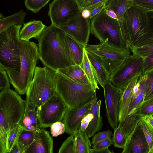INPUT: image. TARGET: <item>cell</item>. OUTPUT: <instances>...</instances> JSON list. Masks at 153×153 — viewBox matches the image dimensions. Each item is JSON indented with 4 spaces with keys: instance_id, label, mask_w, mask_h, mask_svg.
<instances>
[{
    "instance_id": "obj_1",
    "label": "cell",
    "mask_w": 153,
    "mask_h": 153,
    "mask_svg": "<svg viewBox=\"0 0 153 153\" xmlns=\"http://www.w3.org/2000/svg\"><path fill=\"white\" fill-rule=\"evenodd\" d=\"M25 101L11 89L0 93V149L7 150L10 131L19 124L24 114Z\"/></svg>"
},
{
    "instance_id": "obj_2",
    "label": "cell",
    "mask_w": 153,
    "mask_h": 153,
    "mask_svg": "<svg viewBox=\"0 0 153 153\" xmlns=\"http://www.w3.org/2000/svg\"><path fill=\"white\" fill-rule=\"evenodd\" d=\"M59 28L47 26L38 40L39 59L44 67L57 71L75 65L68 56L58 40Z\"/></svg>"
},
{
    "instance_id": "obj_3",
    "label": "cell",
    "mask_w": 153,
    "mask_h": 153,
    "mask_svg": "<svg viewBox=\"0 0 153 153\" xmlns=\"http://www.w3.org/2000/svg\"><path fill=\"white\" fill-rule=\"evenodd\" d=\"M38 44L21 40V66L19 72H7L10 82L19 94L26 93L39 59Z\"/></svg>"
},
{
    "instance_id": "obj_4",
    "label": "cell",
    "mask_w": 153,
    "mask_h": 153,
    "mask_svg": "<svg viewBox=\"0 0 153 153\" xmlns=\"http://www.w3.org/2000/svg\"><path fill=\"white\" fill-rule=\"evenodd\" d=\"M57 76V71L36 66L26 93L25 105L30 104L38 107L56 94Z\"/></svg>"
},
{
    "instance_id": "obj_5",
    "label": "cell",
    "mask_w": 153,
    "mask_h": 153,
    "mask_svg": "<svg viewBox=\"0 0 153 153\" xmlns=\"http://www.w3.org/2000/svg\"><path fill=\"white\" fill-rule=\"evenodd\" d=\"M56 93L68 108H81L91 100L96 90L74 81L57 72Z\"/></svg>"
},
{
    "instance_id": "obj_6",
    "label": "cell",
    "mask_w": 153,
    "mask_h": 153,
    "mask_svg": "<svg viewBox=\"0 0 153 153\" xmlns=\"http://www.w3.org/2000/svg\"><path fill=\"white\" fill-rule=\"evenodd\" d=\"M21 25H14L0 33V65L6 72H19L21 66L19 32Z\"/></svg>"
},
{
    "instance_id": "obj_7",
    "label": "cell",
    "mask_w": 153,
    "mask_h": 153,
    "mask_svg": "<svg viewBox=\"0 0 153 153\" xmlns=\"http://www.w3.org/2000/svg\"><path fill=\"white\" fill-rule=\"evenodd\" d=\"M91 32L100 41L119 48L128 49L118 21L109 16L105 8L91 19Z\"/></svg>"
},
{
    "instance_id": "obj_8",
    "label": "cell",
    "mask_w": 153,
    "mask_h": 153,
    "mask_svg": "<svg viewBox=\"0 0 153 153\" xmlns=\"http://www.w3.org/2000/svg\"><path fill=\"white\" fill-rule=\"evenodd\" d=\"M147 23L146 12L134 4L125 11L123 26L127 47L130 51L131 46L143 33Z\"/></svg>"
},
{
    "instance_id": "obj_9",
    "label": "cell",
    "mask_w": 153,
    "mask_h": 153,
    "mask_svg": "<svg viewBox=\"0 0 153 153\" xmlns=\"http://www.w3.org/2000/svg\"><path fill=\"white\" fill-rule=\"evenodd\" d=\"M85 48L101 59L111 75L130 55L131 52L127 49L119 48L102 41L97 45L88 44Z\"/></svg>"
},
{
    "instance_id": "obj_10",
    "label": "cell",
    "mask_w": 153,
    "mask_h": 153,
    "mask_svg": "<svg viewBox=\"0 0 153 153\" xmlns=\"http://www.w3.org/2000/svg\"><path fill=\"white\" fill-rule=\"evenodd\" d=\"M143 63V57L134 53L129 55L111 75L110 82L123 89L134 77L142 74Z\"/></svg>"
},
{
    "instance_id": "obj_11",
    "label": "cell",
    "mask_w": 153,
    "mask_h": 153,
    "mask_svg": "<svg viewBox=\"0 0 153 153\" xmlns=\"http://www.w3.org/2000/svg\"><path fill=\"white\" fill-rule=\"evenodd\" d=\"M68 108L56 94L38 107L37 116L42 128L51 126L57 122H61Z\"/></svg>"
},
{
    "instance_id": "obj_12",
    "label": "cell",
    "mask_w": 153,
    "mask_h": 153,
    "mask_svg": "<svg viewBox=\"0 0 153 153\" xmlns=\"http://www.w3.org/2000/svg\"><path fill=\"white\" fill-rule=\"evenodd\" d=\"M81 13L76 0H54L49 4L48 15L51 25L59 27Z\"/></svg>"
},
{
    "instance_id": "obj_13",
    "label": "cell",
    "mask_w": 153,
    "mask_h": 153,
    "mask_svg": "<svg viewBox=\"0 0 153 153\" xmlns=\"http://www.w3.org/2000/svg\"><path fill=\"white\" fill-rule=\"evenodd\" d=\"M84 48L88 44L91 32V19H84L81 13L66 24L58 27Z\"/></svg>"
},
{
    "instance_id": "obj_14",
    "label": "cell",
    "mask_w": 153,
    "mask_h": 153,
    "mask_svg": "<svg viewBox=\"0 0 153 153\" xmlns=\"http://www.w3.org/2000/svg\"><path fill=\"white\" fill-rule=\"evenodd\" d=\"M102 87L106 116L109 123L114 131L118 127L119 103L123 89L115 86L110 82L105 83Z\"/></svg>"
},
{
    "instance_id": "obj_15",
    "label": "cell",
    "mask_w": 153,
    "mask_h": 153,
    "mask_svg": "<svg viewBox=\"0 0 153 153\" xmlns=\"http://www.w3.org/2000/svg\"><path fill=\"white\" fill-rule=\"evenodd\" d=\"M93 99L82 107L76 109L68 108L63 119L65 132L68 134L74 135L78 130L81 121L88 112L92 106Z\"/></svg>"
},
{
    "instance_id": "obj_16",
    "label": "cell",
    "mask_w": 153,
    "mask_h": 153,
    "mask_svg": "<svg viewBox=\"0 0 153 153\" xmlns=\"http://www.w3.org/2000/svg\"><path fill=\"white\" fill-rule=\"evenodd\" d=\"M57 36L60 44L68 57L75 64L80 65L82 61L84 48L59 28Z\"/></svg>"
},
{
    "instance_id": "obj_17",
    "label": "cell",
    "mask_w": 153,
    "mask_h": 153,
    "mask_svg": "<svg viewBox=\"0 0 153 153\" xmlns=\"http://www.w3.org/2000/svg\"><path fill=\"white\" fill-rule=\"evenodd\" d=\"M149 148L140 123L131 135L127 139L122 153H147Z\"/></svg>"
},
{
    "instance_id": "obj_18",
    "label": "cell",
    "mask_w": 153,
    "mask_h": 153,
    "mask_svg": "<svg viewBox=\"0 0 153 153\" xmlns=\"http://www.w3.org/2000/svg\"><path fill=\"white\" fill-rule=\"evenodd\" d=\"M53 140L49 132L42 128L36 133L35 139L23 153H53Z\"/></svg>"
},
{
    "instance_id": "obj_19",
    "label": "cell",
    "mask_w": 153,
    "mask_h": 153,
    "mask_svg": "<svg viewBox=\"0 0 153 153\" xmlns=\"http://www.w3.org/2000/svg\"><path fill=\"white\" fill-rule=\"evenodd\" d=\"M138 75L132 79L123 89L119 101L118 118L119 123L123 122L128 115V110L133 95V89L138 82L140 76Z\"/></svg>"
},
{
    "instance_id": "obj_20",
    "label": "cell",
    "mask_w": 153,
    "mask_h": 153,
    "mask_svg": "<svg viewBox=\"0 0 153 153\" xmlns=\"http://www.w3.org/2000/svg\"><path fill=\"white\" fill-rule=\"evenodd\" d=\"M38 107L30 104L25 105L24 116L19 123L22 128L34 132L42 128L37 116Z\"/></svg>"
},
{
    "instance_id": "obj_21",
    "label": "cell",
    "mask_w": 153,
    "mask_h": 153,
    "mask_svg": "<svg viewBox=\"0 0 153 153\" xmlns=\"http://www.w3.org/2000/svg\"><path fill=\"white\" fill-rule=\"evenodd\" d=\"M47 27L40 20H33L25 23L20 31V39L21 41H29L33 38L38 40Z\"/></svg>"
},
{
    "instance_id": "obj_22",
    "label": "cell",
    "mask_w": 153,
    "mask_h": 153,
    "mask_svg": "<svg viewBox=\"0 0 153 153\" xmlns=\"http://www.w3.org/2000/svg\"><path fill=\"white\" fill-rule=\"evenodd\" d=\"M86 51L97 83L102 87L105 83L110 82L111 75L105 68L100 57L86 50Z\"/></svg>"
},
{
    "instance_id": "obj_23",
    "label": "cell",
    "mask_w": 153,
    "mask_h": 153,
    "mask_svg": "<svg viewBox=\"0 0 153 153\" xmlns=\"http://www.w3.org/2000/svg\"><path fill=\"white\" fill-rule=\"evenodd\" d=\"M101 100H97L95 92L93 98V102L91 108L93 117L86 130L88 137L93 136L95 133L99 131L103 126L102 117L100 115V108Z\"/></svg>"
},
{
    "instance_id": "obj_24",
    "label": "cell",
    "mask_w": 153,
    "mask_h": 153,
    "mask_svg": "<svg viewBox=\"0 0 153 153\" xmlns=\"http://www.w3.org/2000/svg\"><path fill=\"white\" fill-rule=\"evenodd\" d=\"M133 4V0H108L105 7L106 9L113 10L116 13L126 47V38L123 26V19L125 11Z\"/></svg>"
},
{
    "instance_id": "obj_25",
    "label": "cell",
    "mask_w": 153,
    "mask_h": 153,
    "mask_svg": "<svg viewBox=\"0 0 153 153\" xmlns=\"http://www.w3.org/2000/svg\"><path fill=\"white\" fill-rule=\"evenodd\" d=\"M57 72L74 81L91 85L84 71L80 65L77 64L72 65L59 69Z\"/></svg>"
},
{
    "instance_id": "obj_26",
    "label": "cell",
    "mask_w": 153,
    "mask_h": 153,
    "mask_svg": "<svg viewBox=\"0 0 153 153\" xmlns=\"http://www.w3.org/2000/svg\"><path fill=\"white\" fill-rule=\"evenodd\" d=\"M146 13L147 23L144 32L131 49L132 47L153 45V11L146 12Z\"/></svg>"
},
{
    "instance_id": "obj_27",
    "label": "cell",
    "mask_w": 153,
    "mask_h": 153,
    "mask_svg": "<svg viewBox=\"0 0 153 153\" xmlns=\"http://www.w3.org/2000/svg\"><path fill=\"white\" fill-rule=\"evenodd\" d=\"M74 136L75 153H90L91 144L86 131L79 127Z\"/></svg>"
},
{
    "instance_id": "obj_28",
    "label": "cell",
    "mask_w": 153,
    "mask_h": 153,
    "mask_svg": "<svg viewBox=\"0 0 153 153\" xmlns=\"http://www.w3.org/2000/svg\"><path fill=\"white\" fill-rule=\"evenodd\" d=\"M27 12L22 9L9 16L0 19V33L14 25H22Z\"/></svg>"
},
{
    "instance_id": "obj_29",
    "label": "cell",
    "mask_w": 153,
    "mask_h": 153,
    "mask_svg": "<svg viewBox=\"0 0 153 153\" xmlns=\"http://www.w3.org/2000/svg\"><path fill=\"white\" fill-rule=\"evenodd\" d=\"M147 79V75L146 74L140 76L139 79L140 82V90L137 96L134 98L132 99L128 116L134 113L140 106L144 101L145 94L146 82Z\"/></svg>"
},
{
    "instance_id": "obj_30",
    "label": "cell",
    "mask_w": 153,
    "mask_h": 153,
    "mask_svg": "<svg viewBox=\"0 0 153 153\" xmlns=\"http://www.w3.org/2000/svg\"><path fill=\"white\" fill-rule=\"evenodd\" d=\"M140 124L149 145V151H153V118L152 116L143 117Z\"/></svg>"
},
{
    "instance_id": "obj_31",
    "label": "cell",
    "mask_w": 153,
    "mask_h": 153,
    "mask_svg": "<svg viewBox=\"0 0 153 153\" xmlns=\"http://www.w3.org/2000/svg\"><path fill=\"white\" fill-rule=\"evenodd\" d=\"M80 66L84 71L92 86L96 90L99 89L93 69L85 48L83 49L82 61Z\"/></svg>"
},
{
    "instance_id": "obj_32",
    "label": "cell",
    "mask_w": 153,
    "mask_h": 153,
    "mask_svg": "<svg viewBox=\"0 0 153 153\" xmlns=\"http://www.w3.org/2000/svg\"><path fill=\"white\" fill-rule=\"evenodd\" d=\"M36 133L21 128L16 141L21 152L23 153L34 141Z\"/></svg>"
},
{
    "instance_id": "obj_33",
    "label": "cell",
    "mask_w": 153,
    "mask_h": 153,
    "mask_svg": "<svg viewBox=\"0 0 153 153\" xmlns=\"http://www.w3.org/2000/svg\"><path fill=\"white\" fill-rule=\"evenodd\" d=\"M112 140L114 147L123 149L125 148L127 139L119 126L114 131Z\"/></svg>"
},
{
    "instance_id": "obj_34",
    "label": "cell",
    "mask_w": 153,
    "mask_h": 153,
    "mask_svg": "<svg viewBox=\"0 0 153 153\" xmlns=\"http://www.w3.org/2000/svg\"><path fill=\"white\" fill-rule=\"evenodd\" d=\"M50 0H26L24 4L26 8L33 12L37 13L45 6Z\"/></svg>"
},
{
    "instance_id": "obj_35",
    "label": "cell",
    "mask_w": 153,
    "mask_h": 153,
    "mask_svg": "<svg viewBox=\"0 0 153 153\" xmlns=\"http://www.w3.org/2000/svg\"><path fill=\"white\" fill-rule=\"evenodd\" d=\"M137 110L143 117L153 116V97L144 101Z\"/></svg>"
},
{
    "instance_id": "obj_36",
    "label": "cell",
    "mask_w": 153,
    "mask_h": 153,
    "mask_svg": "<svg viewBox=\"0 0 153 153\" xmlns=\"http://www.w3.org/2000/svg\"><path fill=\"white\" fill-rule=\"evenodd\" d=\"M21 128L20 125L18 124L9 132L7 142V152L10 150L16 143Z\"/></svg>"
},
{
    "instance_id": "obj_37",
    "label": "cell",
    "mask_w": 153,
    "mask_h": 153,
    "mask_svg": "<svg viewBox=\"0 0 153 153\" xmlns=\"http://www.w3.org/2000/svg\"><path fill=\"white\" fill-rule=\"evenodd\" d=\"M145 74L147 75V79L146 82L144 101L153 97V68Z\"/></svg>"
},
{
    "instance_id": "obj_38",
    "label": "cell",
    "mask_w": 153,
    "mask_h": 153,
    "mask_svg": "<svg viewBox=\"0 0 153 153\" xmlns=\"http://www.w3.org/2000/svg\"><path fill=\"white\" fill-rule=\"evenodd\" d=\"M58 153H75L74 135H71L62 143Z\"/></svg>"
},
{
    "instance_id": "obj_39",
    "label": "cell",
    "mask_w": 153,
    "mask_h": 153,
    "mask_svg": "<svg viewBox=\"0 0 153 153\" xmlns=\"http://www.w3.org/2000/svg\"><path fill=\"white\" fill-rule=\"evenodd\" d=\"M10 81L5 70L0 65V93L10 89Z\"/></svg>"
},
{
    "instance_id": "obj_40",
    "label": "cell",
    "mask_w": 153,
    "mask_h": 153,
    "mask_svg": "<svg viewBox=\"0 0 153 153\" xmlns=\"http://www.w3.org/2000/svg\"><path fill=\"white\" fill-rule=\"evenodd\" d=\"M131 51L133 53L141 56L149 54H153V45L132 47Z\"/></svg>"
},
{
    "instance_id": "obj_41",
    "label": "cell",
    "mask_w": 153,
    "mask_h": 153,
    "mask_svg": "<svg viewBox=\"0 0 153 153\" xmlns=\"http://www.w3.org/2000/svg\"><path fill=\"white\" fill-rule=\"evenodd\" d=\"M50 131L53 137H56L65 132V125L61 122H56L51 126Z\"/></svg>"
},
{
    "instance_id": "obj_42",
    "label": "cell",
    "mask_w": 153,
    "mask_h": 153,
    "mask_svg": "<svg viewBox=\"0 0 153 153\" xmlns=\"http://www.w3.org/2000/svg\"><path fill=\"white\" fill-rule=\"evenodd\" d=\"M133 2L146 12L153 11V0H133Z\"/></svg>"
},
{
    "instance_id": "obj_43",
    "label": "cell",
    "mask_w": 153,
    "mask_h": 153,
    "mask_svg": "<svg viewBox=\"0 0 153 153\" xmlns=\"http://www.w3.org/2000/svg\"><path fill=\"white\" fill-rule=\"evenodd\" d=\"M143 63L142 76L153 68V54H149L143 56Z\"/></svg>"
},
{
    "instance_id": "obj_44",
    "label": "cell",
    "mask_w": 153,
    "mask_h": 153,
    "mask_svg": "<svg viewBox=\"0 0 153 153\" xmlns=\"http://www.w3.org/2000/svg\"><path fill=\"white\" fill-rule=\"evenodd\" d=\"M112 134V132L109 130L98 132L93 137L91 144L93 145L105 139L110 138Z\"/></svg>"
},
{
    "instance_id": "obj_45",
    "label": "cell",
    "mask_w": 153,
    "mask_h": 153,
    "mask_svg": "<svg viewBox=\"0 0 153 153\" xmlns=\"http://www.w3.org/2000/svg\"><path fill=\"white\" fill-rule=\"evenodd\" d=\"M112 144L111 138H108L93 145V149L96 150H101L108 148Z\"/></svg>"
},
{
    "instance_id": "obj_46",
    "label": "cell",
    "mask_w": 153,
    "mask_h": 153,
    "mask_svg": "<svg viewBox=\"0 0 153 153\" xmlns=\"http://www.w3.org/2000/svg\"><path fill=\"white\" fill-rule=\"evenodd\" d=\"M93 117V114L90 109L81 121L79 128L81 130L83 131L86 130Z\"/></svg>"
},
{
    "instance_id": "obj_47",
    "label": "cell",
    "mask_w": 153,
    "mask_h": 153,
    "mask_svg": "<svg viewBox=\"0 0 153 153\" xmlns=\"http://www.w3.org/2000/svg\"><path fill=\"white\" fill-rule=\"evenodd\" d=\"M102 0H76L79 8L82 12L86 7L100 2Z\"/></svg>"
},
{
    "instance_id": "obj_48",
    "label": "cell",
    "mask_w": 153,
    "mask_h": 153,
    "mask_svg": "<svg viewBox=\"0 0 153 153\" xmlns=\"http://www.w3.org/2000/svg\"><path fill=\"white\" fill-rule=\"evenodd\" d=\"M106 6V4L102 5L98 7L95 9L91 12V15L90 19H91L94 16L96 15L100 11L104 8Z\"/></svg>"
},
{
    "instance_id": "obj_49",
    "label": "cell",
    "mask_w": 153,
    "mask_h": 153,
    "mask_svg": "<svg viewBox=\"0 0 153 153\" xmlns=\"http://www.w3.org/2000/svg\"><path fill=\"white\" fill-rule=\"evenodd\" d=\"M105 9L107 14L109 16L118 21L117 15L114 11L111 10H107L105 8Z\"/></svg>"
},
{
    "instance_id": "obj_50",
    "label": "cell",
    "mask_w": 153,
    "mask_h": 153,
    "mask_svg": "<svg viewBox=\"0 0 153 153\" xmlns=\"http://www.w3.org/2000/svg\"><path fill=\"white\" fill-rule=\"evenodd\" d=\"M7 153H22L19 148L17 143L14 145L11 149L7 152Z\"/></svg>"
},
{
    "instance_id": "obj_51",
    "label": "cell",
    "mask_w": 153,
    "mask_h": 153,
    "mask_svg": "<svg viewBox=\"0 0 153 153\" xmlns=\"http://www.w3.org/2000/svg\"><path fill=\"white\" fill-rule=\"evenodd\" d=\"M90 153H113V152H111L108 148L99 150L91 149Z\"/></svg>"
},
{
    "instance_id": "obj_52",
    "label": "cell",
    "mask_w": 153,
    "mask_h": 153,
    "mask_svg": "<svg viewBox=\"0 0 153 153\" xmlns=\"http://www.w3.org/2000/svg\"><path fill=\"white\" fill-rule=\"evenodd\" d=\"M82 17L84 19L90 18L91 12L90 11L87 10H84L81 12Z\"/></svg>"
},
{
    "instance_id": "obj_53",
    "label": "cell",
    "mask_w": 153,
    "mask_h": 153,
    "mask_svg": "<svg viewBox=\"0 0 153 153\" xmlns=\"http://www.w3.org/2000/svg\"><path fill=\"white\" fill-rule=\"evenodd\" d=\"M4 18V16H3V15L1 14H0V19H2L3 18Z\"/></svg>"
},
{
    "instance_id": "obj_54",
    "label": "cell",
    "mask_w": 153,
    "mask_h": 153,
    "mask_svg": "<svg viewBox=\"0 0 153 153\" xmlns=\"http://www.w3.org/2000/svg\"><path fill=\"white\" fill-rule=\"evenodd\" d=\"M147 153H153V151H149Z\"/></svg>"
},
{
    "instance_id": "obj_55",
    "label": "cell",
    "mask_w": 153,
    "mask_h": 153,
    "mask_svg": "<svg viewBox=\"0 0 153 153\" xmlns=\"http://www.w3.org/2000/svg\"><path fill=\"white\" fill-rule=\"evenodd\" d=\"M152 117H153V116H152Z\"/></svg>"
},
{
    "instance_id": "obj_56",
    "label": "cell",
    "mask_w": 153,
    "mask_h": 153,
    "mask_svg": "<svg viewBox=\"0 0 153 153\" xmlns=\"http://www.w3.org/2000/svg\"></svg>"
},
{
    "instance_id": "obj_57",
    "label": "cell",
    "mask_w": 153,
    "mask_h": 153,
    "mask_svg": "<svg viewBox=\"0 0 153 153\" xmlns=\"http://www.w3.org/2000/svg\"></svg>"
},
{
    "instance_id": "obj_58",
    "label": "cell",
    "mask_w": 153,
    "mask_h": 153,
    "mask_svg": "<svg viewBox=\"0 0 153 153\" xmlns=\"http://www.w3.org/2000/svg\"></svg>"
}]
</instances>
